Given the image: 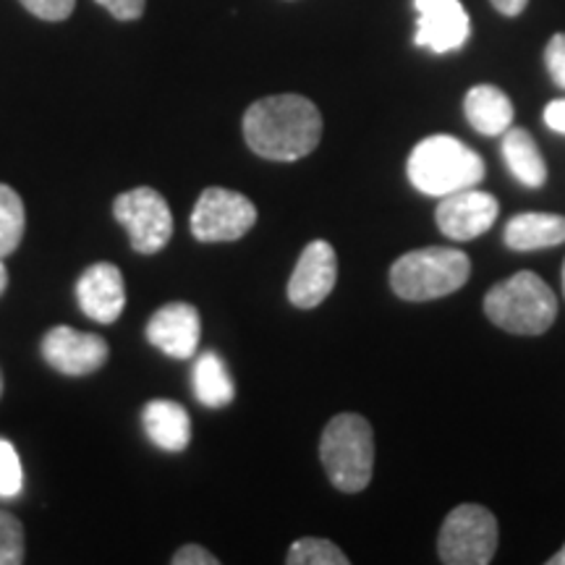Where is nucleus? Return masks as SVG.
Listing matches in <instances>:
<instances>
[{
  "mask_svg": "<svg viewBox=\"0 0 565 565\" xmlns=\"http://www.w3.org/2000/svg\"><path fill=\"white\" fill-rule=\"evenodd\" d=\"M469 275V254L450 246H429L395 259L391 267V288L398 299L433 301L463 288Z\"/></svg>",
  "mask_w": 565,
  "mask_h": 565,
  "instance_id": "obj_4",
  "label": "nucleus"
},
{
  "mask_svg": "<svg viewBox=\"0 0 565 565\" xmlns=\"http://www.w3.org/2000/svg\"><path fill=\"white\" fill-rule=\"evenodd\" d=\"M550 565H565V545H563V550L557 555H553L550 557Z\"/></svg>",
  "mask_w": 565,
  "mask_h": 565,
  "instance_id": "obj_31",
  "label": "nucleus"
},
{
  "mask_svg": "<svg viewBox=\"0 0 565 565\" xmlns=\"http://www.w3.org/2000/svg\"><path fill=\"white\" fill-rule=\"evenodd\" d=\"M484 315L513 335H542L553 328L557 299L540 275L524 270L487 291Z\"/></svg>",
  "mask_w": 565,
  "mask_h": 565,
  "instance_id": "obj_3",
  "label": "nucleus"
},
{
  "mask_svg": "<svg viewBox=\"0 0 565 565\" xmlns=\"http://www.w3.org/2000/svg\"><path fill=\"white\" fill-rule=\"evenodd\" d=\"M217 563L221 561H217L210 550H204L200 545H186L173 555V565H217Z\"/></svg>",
  "mask_w": 565,
  "mask_h": 565,
  "instance_id": "obj_27",
  "label": "nucleus"
},
{
  "mask_svg": "<svg viewBox=\"0 0 565 565\" xmlns=\"http://www.w3.org/2000/svg\"><path fill=\"white\" fill-rule=\"evenodd\" d=\"M288 565H349L343 550L322 536H303L286 555Z\"/></svg>",
  "mask_w": 565,
  "mask_h": 565,
  "instance_id": "obj_21",
  "label": "nucleus"
},
{
  "mask_svg": "<svg viewBox=\"0 0 565 565\" xmlns=\"http://www.w3.org/2000/svg\"><path fill=\"white\" fill-rule=\"evenodd\" d=\"M545 124H547V129H553L555 134H563L565 137V100H553L547 105Z\"/></svg>",
  "mask_w": 565,
  "mask_h": 565,
  "instance_id": "obj_28",
  "label": "nucleus"
},
{
  "mask_svg": "<svg viewBox=\"0 0 565 565\" xmlns=\"http://www.w3.org/2000/svg\"><path fill=\"white\" fill-rule=\"evenodd\" d=\"M202 338V320L196 307L186 301H173L158 309L147 322V341L166 356L186 362L196 353Z\"/></svg>",
  "mask_w": 565,
  "mask_h": 565,
  "instance_id": "obj_13",
  "label": "nucleus"
},
{
  "mask_svg": "<svg viewBox=\"0 0 565 565\" xmlns=\"http://www.w3.org/2000/svg\"><path fill=\"white\" fill-rule=\"evenodd\" d=\"M338 280L335 249L322 238L307 244L288 280V301L299 309H315L333 294Z\"/></svg>",
  "mask_w": 565,
  "mask_h": 565,
  "instance_id": "obj_11",
  "label": "nucleus"
},
{
  "mask_svg": "<svg viewBox=\"0 0 565 565\" xmlns=\"http://www.w3.org/2000/svg\"><path fill=\"white\" fill-rule=\"evenodd\" d=\"M466 121L484 137H500L511 129L513 124V103L508 100L503 89L492 87V84H479L471 87L463 100Z\"/></svg>",
  "mask_w": 565,
  "mask_h": 565,
  "instance_id": "obj_16",
  "label": "nucleus"
},
{
  "mask_svg": "<svg viewBox=\"0 0 565 565\" xmlns=\"http://www.w3.org/2000/svg\"><path fill=\"white\" fill-rule=\"evenodd\" d=\"M505 244L515 252H536L565 242V217L550 212H524L508 221Z\"/></svg>",
  "mask_w": 565,
  "mask_h": 565,
  "instance_id": "obj_17",
  "label": "nucleus"
},
{
  "mask_svg": "<svg viewBox=\"0 0 565 565\" xmlns=\"http://www.w3.org/2000/svg\"><path fill=\"white\" fill-rule=\"evenodd\" d=\"M244 139L259 158L294 162L317 150L322 139V116L301 95H270L244 113Z\"/></svg>",
  "mask_w": 565,
  "mask_h": 565,
  "instance_id": "obj_1",
  "label": "nucleus"
},
{
  "mask_svg": "<svg viewBox=\"0 0 565 565\" xmlns=\"http://www.w3.org/2000/svg\"><path fill=\"white\" fill-rule=\"evenodd\" d=\"M42 356L55 372L82 377L97 372L108 362V341L100 335L79 333V330L58 324L42 338Z\"/></svg>",
  "mask_w": 565,
  "mask_h": 565,
  "instance_id": "obj_12",
  "label": "nucleus"
},
{
  "mask_svg": "<svg viewBox=\"0 0 565 565\" xmlns=\"http://www.w3.org/2000/svg\"><path fill=\"white\" fill-rule=\"evenodd\" d=\"M113 215L129 231L131 249L139 254H158L173 236V215L166 196L150 186L118 194Z\"/></svg>",
  "mask_w": 565,
  "mask_h": 565,
  "instance_id": "obj_7",
  "label": "nucleus"
},
{
  "mask_svg": "<svg viewBox=\"0 0 565 565\" xmlns=\"http://www.w3.org/2000/svg\"><path fill=\"white\" fill-rule=\"evenodd\" d=\"M257 223V207L249 196L231 189H204L192 212V233L202 244L238 242Z\"/></svg>",
  "mask_w": 565,
  "mask_h": 565,
  "instance_id": "obj_8",
  "label": "nucleus"
},
{
  "mask_svg": "<svg viewBox=\"0 0 565 565\" xmlns=\"http://www.w3.org/2000/svg\"><path fill=\"white\" fill-rule=\"evenodd\" d=\"M105 11H110L118 21H134L145 13L147 0H95Z\"/></svg>",
  "mask_w": 565,
  "mask_h": 565,
  "instance_id": "obj_26",
  "label": "nucleus"
},
{
  "mask_svg": "<svg viewBox=\"0 0 565 565\" xmlns=\"http://www.w3.org/2000/svg\"><path fill=\"white\" fill-rule=\"evenodd\" d=\"M563 294H565V263H563Z\"/></svg>",
  "mask_w": 565,
  "mask_h": 565,
  "instance_id": "obj_33",
  "label": "nucleus"
},
{
  "mask_svg": "<svg viewBox=\"0 0 565 565\" xmlns=\"http://www.w3.org/2000/svg\"><path fill=\"white\" fill-rule=\"evenodd\" d=\"M320 458L328 479L341 492H362L374 469V435L359 414H338L320 440Z\"/></svg>",
  "mask_w": 565,
  "mask_h": 565,
  "instance_id": "obj_5",
  "label": "nucleus"
},
{
  "mask_svg": "<svg viewBox=\"0 0 565 565\" xmlns=\"http://www.w3.org/2000/svg\"><path fill=\"white\" fill-rule=\"evenodd\" d=\"M498 200L492 194L479 192L477 186L440 196L435 210V221L440 233L454 242H471L487 233L498 221Z\"/></svg>",
  "mask_w": 565,
  "mask_h": 565,
  "instance_id": "obj_10",
  "label": "nucleus"
},
{
  "mask_svg": "<svg viewBox=\"0 0 565 565\" xmlns=\"http://www.w3.org/2000/svg\"><path fill=\"white\" fill-rule=\"evenodd\" d=\"M490 3L503 13V17H519V13L529 6V0H490Z\"/></svg>",
  "mask_w": 565,
  "mask_h": 565,
  "instance_id": "obj_29",
  "label": "nucleus"
},
{
  "mask_svg": "<svg viewBox=\"0 0 565 565\" xmlns=\"http://www.w3.org/2000/svg\"><path fill=\"white\" fill-rule=\"evenodd\" d=\"M0 398H3V374H0Z\"/></svg>",
  "mask_w": 565,
  "mask_h": 565,
  "instance_id": "obj_32",
  "label": "nucleus"
},
{
  "mask_svg": "<svg viewBox=\"0 0 565 565\" xmlns=\"http://www.w3.org/2000/svg\"><path fill=\"white\" fill-rule=\"evenodd\" d=\"M76 299H79L82 312L89 320L113 324L124 315L126 307V286L124 275L116 265L95 263L82 273L76 282Z\"/></svg>",
  "mask_w": 565,
  "mask_h": 565,
  "instance_id": "obj_14",
  "label": "nucleus"
},
{
  "mask_svg": "<svg viewBox=\"0 0 565 565\" xmlns=\"http://www.w3.org/2000/svg\"><path fill=\"white\" fill-rule=\"evenodd\" d=\"M21 6L42 21H66L76 0H21Z\"/></svg>",
  "mask_w": 565,
  "mask_h": 565,
  "instance_id": "obj_24",
  "label": "nucleus"
},
{
  "mask_svg": "<svg viewBox=\"0 0 565 565\" xmlns=\"http://www.w3.org/2000/svg\"><path fill=\"white\" fill-rule=\"evenodd\" d=\"M6 288H9V270H6V265L0 263V296L6 294Z\"/></svg>",
  "mask_w": 565,
  "mask_h": 565,
  "instance_id": "obj_30",
  "label": "nucleus"
},
{
  "mask_svg": "<svg viewBox=\"0 0 565 565\" xmlns=\"http://www.w3.org/2000/svg\"><path fill=\"white\" fill-rule=\"evenodd\" d=\"M498 553V521L482 505H458L448 513L437 536V555L445 565H487Z\"/></svg>",
  "mask_w": 565,
  "mask_h": 565,
  "instance_id": "obj_6",
  "label": "nucleus"
},
{
  "mask_svg": "<svg viewBox=\"0 0 565 565\" xmlns=\"http://www.w3.org/2000/svg\"><path fill=\"white\" fill-rule=\"evenodd\" d=\"M503 160L513 179L529 189H540L547 181V162L542 158L534 137L524 129H508L503 134Z\"/></svg>",
  "mask_w": 565,
  "mask_h": 565,
  "instance_id": "obj_18",
  "label": "nucleus"
},
{
  "mask_svg": "<svg viewBox=\"0 0 565 565\" xmlns=\"http://www.w3.org/2000/svg\"><path fill=\"white\" fill-rule=\"evenodd\" d=\"M24 202L11 186L0 183V259L19 249L21 238H24Z\"/></svg>",
  "mask_w": 565,
  "mask_h": 565,
  "instance_id": "obj_20",
  "label": "nucleus"
},
{
  "mask_svg": "<svg viewBox=\"0 0 565 565\" xmlns=\"http://www.w3.org/2000/svg\"><path fill=\"white\" fill-rule=\"evenodd\" d=\"M24 563V526L17 515L0 511V565Z\"/></svg>",
  "mask_w": 565,
  "mask_h": 565,
  "instance_id": "obj_22",
  "label": "nucleus"
},
{
  "mask_svg": "<svg viewBox=\"0 0 565 565\" xmlns=\"http://www.w3.org/2000/svg\"><path fill=\"white\" fill-rule=\"evenodd\" d=\"M141 424L147 437L168 454H181L192 443V419L175 401H150L141 412Z\"/></svg>",
  "mask_w": 565,
  "mask_h": 565,
  "instance_id": "obj_15",
  "label": "nucleus"
},
{
  "mask_svg": "<svg viewBox=\"0 0 565 565\" xmlns=\"http://www.w3.org/2000/svg\"><path fill=\"white\" fill-rule=\"evenodd\" d=\"M414 6L416 45L440 55L454 53L466 45L471 32V21L461 0H414Z\"/></svg>",
  "mask_w": 565,
  "mask_h": 565,
  "instance_id": "obj_9",
  "label": "nucleus"
},
{
  "mask_svg": "<svg viewBox=\"0 0 565 565\" xmlns=\"http://www.w3.org/2000/svg\"><path fill=\"white\" fill-rule=\"evenodd\" d=\"M408 181L427 196H448L484 179V160L450 134L422 139L408 154Z\"/></svg>",
  "mask_w": 565,
  "mask_h": 565,
  "instance_id": "obj_2",
  "label": "nucleus"
},
{
  "mask_svg": "<svg viewBox=\"0 0 565 565\" xmlns=\"http://www.w3.org/2000/svg\"><path fill=\"white\" fill-rule=\"evenodd\" d=\"M24 487L21 458L9 440H0V498H17Z\"/></svg>",
  "mask_w": 565,
  "mask_h": 565,
  "instance_id": "obj_23",
  "label": "nucleus"
},
{
  "mask_svg": "<svg viewBox=\"0 0 565 565\" xmlns=\"http://www.w3.org/2000/svg\"><path fill=\"white\" fill-rule=\"evenodd\" d=\"M192 383L196 401L207 408H225L236 398V387H233L228 366H225V362L215 351H204L196 359Z\"/></svg>",
  "mask_w": 565,
  "mask_h": 565,
  "instance_id": "obj_19",
  "label": "nucleus"
},
{
  "mask_svg": "<svg viewBox=\"0 0 565 565\" xmlns=\"http://www.w3.org/2000/svg\"><path fill=\"white\" fill-rule=\"evenodd\" d=\"M545 63L557 87L565 89V32L555 34L545 47Z\"/></svg>",
  "mask_w": 565,
  "mask_h": 565,
  "instance_id": "obj_25",
  "label": "nucleus"
}]
</instances>
